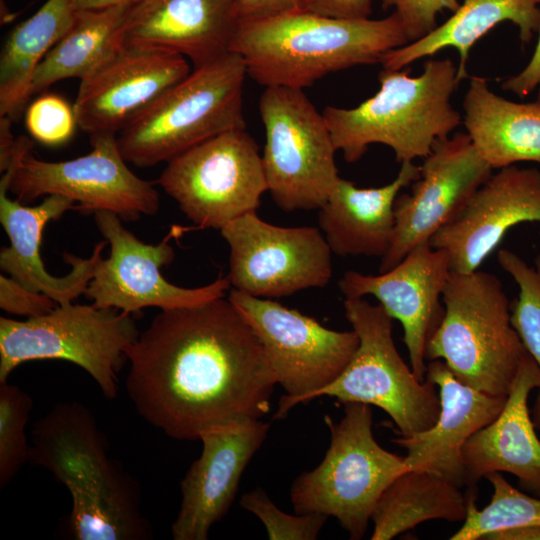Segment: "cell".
<instances>
[{
	"mask_svg": "<svg viewBox=\"0 0 540 540\" xmlns=\"http://www.w3.org/2000/svg\"><path fill=\"white\" fill-rule=\"evenodd\" d=\"M126 358L137 413L173 439L196 440L270 411L274 371L252 326L224 297L161 310Z\"/></svg>",
	"mask_w": 540,
	"mask_h": 540,
	"instance_id": "6da1fadb",
	"label": "cell"
},
{
	"mask_svg": "<svg viewBox=\"0 0 540 540\" xmlns=\"http://www.w3.org/2000/svg\"><path fill=\"white\" fill-rule=\"evenodd\" d=\"M29 462L50 471L69 491L71 536L77 540H146L152 528L137 484L108 455L91 411L71 401L35 422Z\"/></svg>",
	"mask_w": 540,
	"mask_h": 540,
	"instance_id": "7a4b0ae2",
	"label": "cell"
},
{
	"mask_svg": "<svg viewBox=\"0 0 540 540\" xmlns=\"http://www.w3.org/2000/svg\"><path fill=\"white\" fill-rule=\"evenodd\" d=\"M409 43L398 16L344 19L303 9L237 23L230 51L247 75L264 87L304 89L324 76L380 63Z\"/></svg>",
	"mask_w": 540,
	"mask_h": 540,
	"instance_id": "3957f363",
	"label": "cell"
},
{
	"mask_svg": "<svg viewBox=\"0 0 540 540\" xmlns=\"http://www.w3.org/2000/svg\"><path fill=\"white\" fill-rule=\"evenodd\" d=\"M379 82L377 93L358 106L322 112L347 162L359 160L374 143L390 147L400 163L424 159L460 124L450 100L461 80L449 58L427 60L415 77L410 69H383Z\"/></svg>",
	"mask_w": 540,
	"mask_h": 540,
	"instance_id": "277c9868",
	"label": "cell"
},
{
	"mask_svg": "<svg viewBox=\"0 0 540 540\" xmlns=\"http://www.w3.org/2000/svg\"><path fill=\"white\" fill-rule=\"evenodd\" d=\"M442 300L444 315L427 344L426 360H442L460 382L507 397L528 351L498 277L451 271Z\"/></svg>",
	"mask_w": 540,
	"mask_h": 540,
	"instance_id": "5b68a950",
	"label": "cell"
},
{
	"mask_svg": "<svg viewBox=\"0 0 540 540\" xmlns=\"http://www.w3.org/2000/svg\"><path fill=\"white\" fill-rule=\"evenodd\" d=\"M246 76L242 58L231 51L194 68L117 134L125 161L151 167L225 131L246 128Z\"/></svg>",
	"mask_w": 540,
	"mask_h": 540,
	"instance_id": "8992f818",
	"label": "cell"
},
{
	"mask_svg": "<svg viewBox=\"0 0 540 540\" xmlns=\"http://www.w3.org/2000/svg\"><path fill=\"white\" fill-rule=\"evenodd\" d=\"M344 416L324 420L330 445L321 463L292 483L295 513H319L336 518L352 540L365 535L373 509L388 485L409 470L405 456L382 448L372 432L371 405L340 402Z\"/></svg>",
	"mask_w": 540,
	"mask_h": 540,
	"instance_id": "52a82bcc",
	"label": "cell"
},
{
	"mask_svg": "<svg viewBox=\"0 0 540 540\" xmlns=\"http://www.w3.org/2000/svg\"><path fill=\"white\" fill-rule=\"evenodd\" d=\"M68 303L18 321L0 318V382L20 364L65 360L85 370L107 399L118 393L117 372L139 331L131 313Z\"/></svg>",
	"mask_w": 540,
	"mask_h": 540,
	"instance_id": "ba28073f",
	"label": "cell"
},
{
	"mask_svg": "<svg viewBox=\"0 0 540 540\" xmlns=\"http://www.w3.org/2000/svg\"><path fill=\"white\" fill-rule=\"evenodd\" d=\"M345 316L359 337V345L342 373L315 395L340 402H359L384 410L399 435L432 427L441 403L435 384L420 381L407 366L393 340V319L380 304L345 298Z\"/></svg>",
	"mask_w": 540,
	"mask_h": 540,
	"instance_id": "9c48e42d",
	"label": "cell"
},
{
	"mask_svg": "<svg viewBox=\"0 0 540 540\" xmlns=\"http://www.w3.org/2000/svg\"><path fill=\"white\" fill-rule=\"evenodd\" d=\"M263 168L275 204L286 212L320 209L339 179L337 151L322 113L303 89L265 87Z\"/></svg>",
	"mask_w": 540,
	"mask_h": 540,
	"instance_id": "30bf717a",
	"label": "cell"
},
{
	"mask_svg": "<svg viewBox=\"0 0 540 540\" xmlns=\"http://www.w3.org/2000/svg\"><path fill=\"white\" fill-rule=\"evenodd\" d=\"M92 150L81 157L49 162L31 154L33 142L17 138L12 161L14 171L9 190L20 202L58 194L78 205L83 213L109 211L125 221L141 215L154 216L159 210V193L149 181L139 178L127 166L117 135L91 136Z\"/></svg>",
	"mask_w": 540,
	"mask_h": 540,
	"instance_id": "8fae6325",
	"label": "cell"
},
{
	"mask_svg": "<svg viewBox=\"0 0 540 540\" xmlns=\"http://www.w3.org/2000/svg\"><path fill=\"white\" fill-rule=\"evenodd\" d=\"M157 183L197 228L221 230L260 206L268 191L262 156L246 129H232L167 162Z\"/></svg>",
	"mask_w": 540,
	"mask_h": 540,
	"instance_id": "7c38bea8",
	"label": "cell"
},
{
	"mask_svg": "<svg viewBox=\"0 0 540 540\" xmlns=\"http://www.w3.org/2000/svg\"><path fill=\"white\" fill-rule=\"evenodd\" d=\"M228 299L259 337L277 384L286 392L274 419L315 398L350 362L359 345L351 331H335L295 309L232 289Z\"/></svg>",
	"mask_w": 540,
	"mask_h": 540,
	"instance_id": "4fadbf2b",
	"label": "cell"
},
{
	"mask_svg": "<svg viewBox=\"0 0 540 540\" xmlns=\"http://www.w3.org/2000/svg\"><path fill=\"white\" fill-rule=\"evenodd\" d=\"M220 231L229 246L233 289L270 299L325 287L331 279L332 251L316 227L276 226L254 212Z\"/></svg>",
	"mask_w": 540,
	"mask_h": 540,
	"instance_id": "5bb4252c",
	"label": "cell"
},
{
	"mask_svg": "<svg viewBox=\"0 0 540 540\" xmlns=\"http://www.w3.org/2000/svg\"><path fill=\"white\" fill-rule=\"evenodd\" d=\"M94 220L110 245V255L101 258L84 295L98 308H113L126 313L145 307L161 310L198 306L224 297L230 289L228 277L197 288L168 282L160 273L174 259L167 236L158 244H146L125 228L113 212L97 211Z\"/></svg>",
	"mask_w": 540,
	"mask_h": 540,
	"instance_id": "9a60e30c",
	"label": "cell"
},
{
	"mask_svg": "<svg viewBox=\"0 0 540 540\" xmlns=\"http://www.w3.org/2000/svg\"><path fill=\"white\" fill-rule=\"evenodd\" d=\"M467 133L439 140L423 159L410 194L394 203L395 227L380 272L397 265L411 250L428 243L465 208L492 175Z\"/></svg>",
	"mask_w": 540,
	"mask_h": 540,
	"instance_id": "2e32d148",
	"label": "cell"
},
{
	"mask_svg": "<svg viewBox=\"0 0 540 540\" xmlns=\"http://www.w3.org/2000/svg\"><path fill=\"white\" fill-rule=\"evenodd\" d=\"M190 73L189 61L180 54L120 44L80 79L73 105L77 124L90 137L117 135Z\"/></svg>",
	"mask_w": 540,
	"mask_h": 540,
	"instance_id": "e0dca14e",
	"label": "cell"
},
{
	"mask_svg": "<svg viewBox=\"0 0 540 540\" xmlns=\"http://www.w3.org/2000/svg\"><path fill=\"white\" fill-rule=\"evenodd\" d=\"M449 253L423 243L393 268L379 275L347 271L338 281L345 298L374 296L386 313L400 321L410 367L425 381L426 347L443 315V291L451 274Z\"/></svg>",
	"mask_w": 540,
	"mask_h": 540,
	"instance_id": "ac0fdd59",
	"label": "cell"
},
{
	"mask_svg": "<svg viewBox=\"0 0 540 540\" xmlns=\"http://www.w3.org/2000/svg\"><path fill=\"white\" fill-rule=\"evenodd\" d=\"M270 424L237 420L201 434L202 452L181 481L182 500L171 526L174 540H206L228 512L241 476L267 437Z\"/></svg>",
	"mask_w": 540,
	"mask_h": 540,
	"instance_id": "d6986e66",
	"label": "cell"
},
{
	"mask_svg": "<svg viewBox=\"0 0 540 540\" xmlns=\"http://www.w3.org/2000/svg\"><path fill=\"white\" fill-rule=\"evenodd\" d=\"M540 223V170L499 169L474 193L461 213L429 241L446 250L451 270H478L513 226Z\"/></svg>",
	"mask_w": 540,
	"mask_h": 540,
	"instance_id": "ffe728a7",
	"label": "cell"
},
{
	"mask_svg": "<svg viewBox=\"0 0 540 540\" xmlns=\"http://www.w3.org/2000/svg\"><path fill=\"white\" fill-rule=\"evenodd\" d=\"M12 173H2L0 180V222L9 237L10 245L0 251V268L26 288L43 293L57 304L72 303L84 294L102 258L106 240L95 245L92 255L83 259L69 253L63 258L72 265L64 277L52 276L40 256L42 234L46 224L58 220L74 209V201L58 194L48 195L39 205L25 206L7 196Z\"/></svg>",
	"mask_w": 540,
	"mask_h": 540,
	"instance_id": "44dd1931",
	"label": "cell"
},
{
	"mask_svg": "<svg viewBox=\"0 0 540 540\" xmlns=\"http://www.w3.org/2000/svg\"><path fill=\"white\" fill-rule=\"evenodd\" d=\"M425 379L439 387L441 409L435 424L392 442L407 452L409 469L428 470L459 487L466 485L462 448L477 431L492 423L507 397L494 396L460 382L442 360L427 365Z\"/></svg>",
	"mask_w": 540,
	"mask_h": 540,
	"instance_id": "7402d4cb",
	"label": "cell"
},
{
	"mask_svg": "<svg viewBox=\"0 0 540 540\" xmlns=\"http://www.w3.org/2000/svg\"><path fill=\"white\" fill-rule=\"evenodd\" d=\"M234 0H142L128 9L121 44L168 50L195 68L230 51Z\"/></svg>",
	"mask_w": 540,
	"mask_h": 540,
	"instance_id": "603a6c76",
	"label": "cell"
},
{
	"mask_svg": "<svg viewBox=\"0 0 540 540\" xmlns=\"http://www.w3.org/2000/svg\"><path fill=\"white\" fill-rule=\"evenodd\" d=\"M536 388H540V367L527 353L501 413L462 448L470 489L489 473L506 472L517 477L525 493L540 498V440L528 406L529 395Z\"/></svg>",
	"mask_w": 540,
	"mask_h": 540,
	"instance_id": "cb8c5ba5",
	"label": "cell"
},
{
	"mask_svg": "<svg viewBox=\"0 0 540 540\" xmlns=\"http://www.w3.org/2000/svg\"><path fill=\"white\" fill-rule=\"evenodd\" d=\"M420 177V166L401 163L396 178L377 188H359L341 177L319 210L318 222L332 253L382 258L392 242L394 203Z\"/></svg>",
	"mask_w": 540,
	"mask_h": 540,
	"instance_id": "d4e9b609",
	"label": "cell"
},
{
	"mask_svg": "<svg viewBox=\"0 0 540 540\" xmlns=\"http://www.w3.org/2000/svg\"><path fill=\"white\" fill-rule=\"evenodd\" d=\"M463 124L492 169L519 162L540 164V100L517 103L495 94L487 79L470 78L463 100Z\"/></svg>",
	"mask_w": 540,
	"mask_h": 540,
	"instance_id": "484cf974",
	"label": "cell"
},
{
	"mask_svg": "<svg viewBox=\"0 0 540 540\" xmlns=\"http://www.w3.org/2000/svg\"><path fill=\"white\" fill-rule=\"evenodd\" d=\"M540 0H463L458 10L429 34L388 51L381 59L383 69L400 70L442 49L459 53L458 77H467L470 49L501 22L513 23L522 43H529L540 27Z\"/></svg>",
	"mask_w": 540,
	"mask_h": 540,
	"instance_id": "4316f807",
	"label": "cell"
},
{
	"mask_svg": "<svg viewBox=\"0 0 540 540\" xmlns=\"http://www.w3.org/2000/svg\"><path fill=\"white\" fill-rule=\"evenodd\" d=\"M76 11L72 0H47L11 31L0 57V116L19 119L38 66L69 30Z\"/></svg>",
	"mask_w": 540,
	"mask_h": 540,
	"instance_id": "83f0119b",
	"label": "cell"
},
{
	"mask_svg": "<svg viewBox=\"0 0 540 540\" xmlns=\"http://www.w3.org/2000/svg\"><path fill=\"white\" fill-rule=\"evenodd\" d=\"M469 495L428 470L409 469L397 476L377 501L372 540H390L430 520L463 521Z\"/></svg>",
	"mask_w": 540,
	"mask_h": 540,
	"instance_id": "f1b7e54d",
	"label": "cell"
},
{
	"mask_svg": "<svg viewBox=\"0 0 540 540\" xmlns=\"http://www.w3.org/2000/svg\"><path fill=\"white\" fill-rule=\"evenodd\" d=\"M130 6L77 10L64 36L38 66L31 96L57 81L82 79L120 44V30Z\"/></svg>",
	"mask_w": 540,
	"mask_h": 540,
	"instance_id": "f546056e",
	"label": "cell"
},
{
	"mask_svg": "<svg viewBox=\"0 0 540 540\" xmlns=\"http://www.w3.org/2000/svg\"><path fill=\"white\" fill-rule=\"evenodd\" d=\"M485 478L493 487L491 501L479 510L470 492L466 518L451 540H478L493 531L540 526V498L516 489L499 472Z\"/></svg>",
	"mask_w": 540,
	"mask_h": 540,
	"instance_id": "4dcf8cb0",
	"label": "cell"
},
{
	"mask_svg": "<svg viewBox=\"0 0 540 540\" xmlns=\"http://www.w3.org/2000/svg\"><path fill=\"white\" fill-rule=\"evenodd\" d=\"M497 259L519 289L518 297L511 303L512 324L540 367V255L533 266L508 249L499 250ZM532 413L540 421V388Z\"/></svg>",
	"mask_w": 540,
	"mask_h": 540,
	"instance_id": "1f68e13d",
	"label": "cell"
},
{
	"mask_svg": "<svg viewBox=\"0 0 540 540\" xmlns=\"http://www.w3.org/2000/svg\"><path fill=\"white\" fill-rule=\"evenodd\" d=\"M32 399L17 385L0 382V488L6 487L29 462L26 425Z\"/></svg>",
	"mask_w": 540,
	"mask_h": 540,
	"instance_id": "d6a6232c",
	"label": "cell"
},
{
	"mask_svg": "<svg viewBox=\"0 0 540 540\" xmlns=\"http://www.w3.org/2000/svg\"><path fill=\"white\" fill-rule=\"evenodd\" d=\"M240 506L263 523L270 540H314L328 519L319 513L283 512L261 488L243 494Z\"/></svg>",
	"mask_w": 540,
	"mask_h": 540,
	"instance_id": "836d02e7",
	"label": "cell"
},
{
	"mask_svg": "<svg viewBox=\"0 0 540 540\" xmlns=\"http://www.w3.org/2000/svg\"><path fill=\"white\" fill-rule=\"evenodd\" d=\"M26 128L38 142L56 146L67 142L78 126L73 106L55 94H43L26 109Z\"/></svg>",
	"mask_w": 540,
	"mask_h": 540,
	"instance_id": "e575fe53",
	"label": "cell"
},
{
	"mask_svg": "<svg viewBox=\"0 0 540 540\" xmlns=\"http://www.w3.org/2000/svg\"><path fill=\"white\" fill-rule=\"evenodd\" d=\"M460 4L459 0H382L383 9H394L409 43L423 38L437 27L438 13L444 10L454 13Z\"/></svg>",
	"mask_w": 540,
	"mask_h": 540,
	"instance_id": "d590c367",
	"label": "cell"
},
{
	"mask_svg": "<svg viewBox=\"0 0 540 540\" xmlns=\"http://www.w3.org/2000/svg\"><path fill=\"white\" fill-rule=\"evenodd\" d=\"M56 304L49 296L26 288L12 277L0 275V307L6 312L33 318L49 313Z\"/></svg>",
	"mask_w": 540,
	"mask_h": 540,
	"instance_id": "8d00e7d4",
	"label": "cell"
},
{
	"mask_svg": "<svg viewBox=\"0 0 540 540\" xmlns=\"http://www.w3.org/2000/svg\"><path fill=\"white\" fill-rule=\"evenodd\" d=\"M302 5L303 0H234L233 16L240 23L299 10Z\"/></svg>",
	"mask_w": 540,
	"mask_h": 540,
	"instance_id": "74e56055",
	"label": "cell"
},
{
	"mask_svg": "<svg viewBox=\"0 0 540 540\" xmlns=\"http://www.w3.org/2000/svg\"><path fill=\"white\" fill-rule=\"evenodd\" d=\"M302 9L344 19H368L372 0H303Z\"/></svg>",
	"mask_w": 540,
	"mask_h": 540,
	"instance_id": "f35d334b",
	"label": "cell"
},
{
	"mask_svg": "<svg viewBox=\"0 0 540 540\" xmlns=\"http://www.w3.org/2000/svg\"><path fill=\"white\" fill-rule=\"evenodd\" d=\"M501 88L511 91L519 97H526L538 89V99L540 100V27L538 41L528 64L521 72L502 82Z\"/></svg>",
	"mask_w": 540,
	"mask_h": 540,
	"instance_id": "ab89813d",
	"label": "cell"
},
{
	"mask_svg": "<svg viewBox=\"0 0 540 540\" xmlns=\"http://www.w3.org/2000/svg\"><path fill=\"white\" fill-rule=\"evenodd\" d=\"M13 121L9 117L0 116V171L5 172L12 160L16 141L12 134Z\"/></svg>",
	"mask_w": 540,
	"mask_h": 540,
	"instance_id": "60d3db41",
	"label": "cell"
},
{
	"mask_svg": "<svg viewBox=\"0 0 540 540\" xmlns=\"http://www.w3.org/2000/svg\"><path fill=\"white\" fill-rule=\"evenodd\" d=\"M485 540H540V526H522L493 531L486 534Z\"/></svg>",
	"mask_w": 540,
	"mask_h": 540,
	"instance_id": "b9f144b4",
	"label": "cell"
},
{
	"mask_svg": "<svg viewBox=\"0 0 540 540\" xmlns=\"http://www.w3.org/2000/svg\"><path fill=\"white\" fill-rule=\"evenodd\" d=\"M142 0H72L76 10H100L118 6H131Z\"/></svg>",
	"mask_w": 540,
	"mask_h": 540,
	"instance_id": "7bdbcfd3",
	"label": "cell"
}]
</instances>
